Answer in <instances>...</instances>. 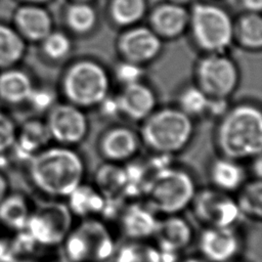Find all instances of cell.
<instances>
[{"mask_svg": "<svg viewBox=\"0 0 262 262\" xmlns=\"http://www.w3.org/2000/svg\"><path fill=\"white\" fill-rule=\"evenodd\" d=\"M195 236L193 226L181 213L160 216L151 241L162 252L181 255Z\"/></svg>", "mask_w": 262, "mask_h": 262, "instance_id": "obj_14", "label": "cell"}, {"mask_svg": "<svg viewBox=\"0 0 262 262\" xmlns=\"http://www.w3.org/2000/svg\"><path fill=\"white\" fill-rule=\"evenodd\" d=\"M116 78L124 86L140 82L143 76V70L140 64L125 60L117 64L115 70Z\"/></svg>", "mask_w": 262, "mask_h": 262, "instance_id": "obj_35", "label": "cell"}, {"mask_svg": "<svg viewBox=\"0 0 262 262\" xmlns=\"http://www.w3.org/2000/svg\"><path fill=\"white\" fill-rule=\"evenodd\" d=\"M238 227H202L194 241L199 256L208 262L237 259L244 248V235Z\"/></svg>", "mask_w": 262, "mask_h": 262, "instance_id": "obj_11", "label": "cell"}, {"mask_svg": "<svg viewBox=\"0 0 262 262\" xmlns=\"http://www.w3.org/2000/svg\"><path fill=\"white\" fill-rule=\"evenodd\" d=\"M227 106V98L210 97L206 114H210L214 117H223L225 113L228 111Z\"/></svg>", "mask_w": 262, "mask_h": 262, "instance_id": "obj_38", "label": "cell"}, {"mask_svg": "<svg viewBox=\"0 0 262 262\" xmlns=\"http://www.w3.org/2000/svg\"><path fill=\"white\" fill-rule=\"evenodd\" d=\"M17 135L14 121L0 110V157L10 152Z\"/></svg>", "mask_w": 262, "mask_h": 262, "instance_id": "obj_34", "label": "cell"}, {"mask_svg": "<svg viewBox=\"0 0 262 262\" xmlns=\"http://www.w3.org/2000/svg\"><path fill=\"white\" fill-rule=\"evenodd\" d=\"M12 27L26 42H41L52 31V19L41 5L23 3L12 13Z\"/></svg>", "mask_w": 262, "mask_h": 262, "instance_id": "obj_17", "label": "cell"}, {"mask_svg": "<svg viewBox=\"0 0 262 262\" xmlns=\"http://www.w3.org/2000/svg\"><path fill=\"white\" fill-rule=\"evenodd\" d=\"M170 3H173V4H177V5H184L186 4L187 2H189L190 0H168Z\"/></svg>", "mask_w": 262, "mask_h": 262, "instance_id": "obj_44", "label": "cell"}, {"mask_svg": "<svg viewBox=\"0 0 262 262\" xmlns=\"http://www.w3.org/2000/svg\"><path fill=\"white\" fill-rule=\"evenodd\" d=\"M27 44L16 30L0 21V71L16 64L25 57Z\"/></svg>", "mask_w": 262, "mask_h": 262, "instance_id": "obj_26", "label": "cell"}, {"mask_svg": "<svg viewBox=\"0 0 262 262\" xmlns=\"http://www.w3.org/2000/svg\"><path fill=\"white\" fill-rule=\"evenodd\" d=\"M249 178V171L243 162L225 157L219 156L211 162L208 168L210 186L233 195Z\"/></svg>", "mask_w": 262, "mask_h": 262, "instance_id": "obj_18", "label": "cell"}, {"mask_svg": "<svg viewBox=\"0 0 262 262\" xmlns=\"http://www.w3.org/2000/svg\"><path fill=\"white\" fill-rule=\"evenodd\" d=\"M119 49L126 60L141 64L158 56L162 49V41L152 29L138 27L121 36Z\"/></svg>", "mask_w": 262, "mask_h": 262, "instance_id": "obj_15", "label": "cell"}, {"mask_svg": "<svg viewBox=\"0 0 262 262\" xmlns=\"http://www.w3.org/2000/svg\"><path fill=\"white\" fill-rule=\"evenodd\" d=\"M199 87L209 97L227 98L238 83V70L225 53H208L196 67Z\"/></svg>", "mask_w": 262, "mask_h": 262, "instance_id": "obj_10", "label": "cell"}, {"mask_svg": "<svg viewBox=\"0 0 262 262\" xmlns=\"http://www.w3.org/2000/svg\"><path fill=\"white\" fill-rule=\"evenodd\" d=\"M26 175L32 188L46 200L64 201L86 179L84 158L64 145H47L26 163Z\"/></svg>", "mask_w": 262, "mask_h": 262, "instance_id": "obj_1", "label": "cell"}, {"mask_svg": "<svg viewBox=\"0 0 262 262\" xmlns=\"http://www.w3.org/2000/svg\"><path fill=\"white\" fill-rule=\"evenodd\" d=\"M64 16L68 27L79 34L91 31L96 24L95 10L88 3L82 1L68 6Z\"/></svg>", "mask_w": 262, "mask_h": 262, "instance_id": "obj_30", "label": "cell"}, {"mask_svg": "<svg viewBox=\"0 0 262 262\" xmlns=\"http://www.w3.org/2000/svg\"><path fill=\"white\" fill-rule=\"evenodd\" d=\"M189 210L202 227L236 226L243 219L234 195L212 186L199 188Z\"/></svg>", "mask_w": 262, "mask_h": 262, "instance_id": "obj_9", "label": "cell"}, {"mask_svg": "<svg viewBox=\"0 0 262 262\" xmlns=\"http://www.w3.org/2000/svg\"><path fill=\"white\" fill-rule=\"evenodd\" d=\"M98 105H100V112L105 117H115V116H117L118 114L121 113L118 96L112 97V96H108V94H107L98 103Z\"/></svg>", "mask_w": 262, "mask_h": 262, "instance_id": "obj_37", "label": "cell"}, {"mask_svg": "<svg viewBox=\"0 0 262 262\" xmlns=\"http://www.w3.org/2000/svg\"><path fill=\"white\" fill-rule=\"evenodd\" d=\"M40 43L43 54L51 60L64 58L72 48L70 38L64 33L53 30Z\"/></svg>", "mask_w": 262, "mask_h": 262, "instance_id": "obj_33", "label": "cell"}, {"mask_svg": "<svg viewBox=\"0 0 262 262\" xmlns=\"http://www.w3.org/2000/svg\"><path fill=\"white\" fill-rule=\"evenodd\" d=\"M230 262H248V261H245V260H242V259L237 258V259H235V260H233V261H230Z\"/></svg>", "mask_w": 262, "mask_h": 262, "instance_id": "obj_45", "label": "cell"}, {"mask_svg": "<svg viewBox=\"0 0 262 262\" xmlns=\"http://www.w3.org/2000/svg\"><path fill=\"white\" fill-rule=\"evenodd\" d=\"M118 99L121 113L134 121L145 120L154 113L157 102L154 91L141 82L124 86Z\"/></svg>", "mask_w": 262, "mask_h": 262, "instance_id": "obj_20", "label": "cell"}, {"mask_svg": "<svg viewBox=\"0 0 262 262\" xmlns=\"http://www.w3.org/2000/svg\"><path fill=\"white\" fill-rule=\"evenodd\" d=\"M21 1L23 3H30V4H39V5H42L43 3H46L50 0H19Z\"/></svg>", "mask_w": 262, "mask_h": 262, "instance_id": "obj_43", "label": "cell"}, {"mask_svg": "<svg viewBox=\"0 0 262 262\" xmlns=\"http://www.w3.org/2000/svg\"><path fill=\"white\" fill-rule=\"evenodd\" d=\"M110 80L105 70L92 60H80L66 73L62 89L70 103L76 106H92L108 94Z\"/></svg>", "mask_w": 262, "mask_h": 262, "instance_id": "obj_8", "label": "cell"}, {"mask_svg": "<svg viewBox=\"0 0 262 262\" xmlns=\"http://www.w3.org/2000/svg\"><path fill=\"white\" fill-rule=\"evenodd\" d=\"M159 217L144 200H132L125 203L116 221L125 239L151 241Z\"/></svg>", "mask_w": 262, "mask_h": 262, "instance_id": "obj_13", "label": "cell"}, {"mask_svg": "<svg viewBox=\"0 0 262 262\" xmlns=\"http://www.w3.org/2000/svg\"><path fill=\"white\" fill-rule=\"evenodd\" d=\"M51 140L46 123L39 120H29L17 128L16 140L10 152L25 164L39 150L48 145Z\"/></svg>", "mask_w": 262, "mask_h": 262, "instance_id": "obj_21", "label": "cell"}, {"mask_svg": "<svg viewBox=\"0 0 262 262\" xmlns=\"http://www.w3.org/2000/svg\"><path fill=\"white\" fill-rule=\"evenodd\" d=\"M117 246L111 227L99 217L75 222L61 244L67 262L111 261Z\"/></svg>", "mask_w": 262, "mask_h": 262, "instance_id": "obj_4", "label": "cell"}, {"mask_svg": "<svg viewBox=\"0 0 262 262\" xmlns=\"http://www.w3.org/2000/svg\"><path fill=\"white\" fill-rule=\"evenodd\" d=\"M113 262H162L159 249L152 241L125 239L117 246Z\"/></svg>", "mask_w": 262, "mask_h": 262, "instance_id": "obj_28", "label": "cell"}, {"mask_svg": "<svg viewBox=\"0 0 262 262\" xmlns=\"http://www.w3.org/2000/svg\"><path fill=\"white\" fill-rule=\"evenodd\" d=\"M243 5L249 12L260 13L262 9V0H243Z\"/></svg>", "mask_w": 262, "mask_h": 262, "instance_id": "obj_41", "label": "cell"}, {"mask_svg": "<svg viewBox=\"0 0 262 262\" xmlns=\"http://www.w3.org/2000/svg\"><path fill=\"white\" fill-rule=\"evenodd\" d=\"M105 262H113V261H112V260H111V261H105Z\"/></svg>", "mask_w": 262, "mask_h": 262, "instance_id": "obj_47", "label": "cell"}, {"mask_svg": "<svg viewBox=\"0 0 262 262\" xmlns=\"http://www.w3.org/2000/svg\"><path fill=\"white\" fill-rule=\"evenodd\" d=\"M139 147V137L127 127H115L106 131L98 146L104 162L120 165L133 161Z\"/></svg>", "mask_w": 262, "mask_h": 262, "instance_id": "obj_16", "label": "cell"}, {"mask_svg": "<svg viewBox=\"0 0 262 262\" xmlns=\"http://www.w3.org/2000/svg\"><path fill=\"white\" fill-rule=\"evenodd\" d=\"M233 36L239 44L248 49L256 50L262 46V18L259 13L248 12L234 27Z\"/></svg>", "mask_w": 262, "mask_h": 262, "instance_id": "obj_29", "label": "cell"}, {"mask_svg": "<svg viewBox=\"0 0 262 262\" xmlns=\"http://www.w3.org/2000/svg\"><path fill=\"white\" fill-rule=\"evenodd\" d=\"M209 98L199 86L187 87L179 96V110L190 118L205 115Z\"/></svg>", "mask_w": 262, "mask_h": 262, "instance_id": "obj_32", "label": "cell"}, {"mask_svg": "<svg viewBox=\"0 0 262 262\" xmlns=\"http://www.w3.org/2000/svg\"><path fill=\"white\" fill-rule=\"evenodd\" d=\"M75 224V217L62 200H47L35 206L24 232L35 246H61Z\"/></svg>", "mask_w": 262, "mask_h": 262, "instance_id": "obj_7", "label": "cell"}, {"mask_svg": "<svg viewBox=\"0 0 262 262\" xmlns=\"http://www.w3.org/2000/svg\"><path fill=\"white\" fill-rule=\"evenodd\" d=\"M35 205L20 191L10 190L0 202V226L13 233L26 229Z\"/></svg>", "mask_w": 262, "mask_h": 262, "instance_id": "obj_19", "label": "cell"}, {"mask_svg": "<svg viewBox=\"0 0 262 262\" xmlns=\"http://www.w3.org/2000/svg\"><path fill=\"white\" fill-rule=\"evenodd\" d=\"M10 191V184L6 174L0 169V202Z\"/></svg>", "mask_w": 262, "mask_h": 262, "instance_id": "obj_40", "label": "cell"}, {"mask_svg": "<svg viewBox=\"0 0 262 262\" xmlns=\"http://www.w3.org/2000/svg\"><path fill=\"white\" fill-rule=\"evenodd\" d=\"M261 170H262V166H261V155H260L252 159V165L250 168V172L252 176L250 178L261 179Z\"/></svg>", "mask_w": 262, "mask_h": 262, "instance_id": "obj_39", "label": "cell"}, {"mask_svg": "<svg viewBox=\"0 0 262 262\" xmlns=\"http://www.w3.org/2000/svg\"><path fill=\"white\" fill-rule=\"evenodd\" d=\"M0 230H1V226H0Z\"/></svg>", "mask_w": 262, "mask_h": 262, "instance_id": "obj_48", "label": "cell"}, {"mask_svg": "<svg viewBox=\"0 0 262 262\" xmlns=\"http://www.w3.org/2000/svg\"><path fill=\"white\" fill-rule=\"evenodd\" d=\"M64 202L75 219L100 218L105 206V196L93 183L84 181L69 194Z\"/></svg>", "mask_w": 262, "mask_h": 262, "instance_id": "obj_22", "label": "cell"}, {"mask_svg": "<svg viewBox=\"0 0 262 262\" xmlns=\"http://www.w3.org/2000/svg\"><path fill=\"white\" fill-rule=\"evenodd\" d=\"M199 188L198 179L191 171L168 164L151 175L143 196L159 216L181 214L189 209Z\"/></svg>", "mask_w": 262, "mask_h": 262, "instance_id": "obj_3", "label": "cell"}, {"mask_svg": "<svg viewBox=\"0 0 262 262\" xmlns=\"http://www.w3.org/2000/svg\"><path fill=\"white\" fill-rule=\"evenodd\" d=\"M45 122L50 138L56 144L74 147L81 143L88 132V122L85 115L72 103L53 105Z\"/></svg>", "mask_w": 262, "mask_h": 262, "instance_id": "obj_12", "label": "cell"}, {"mask_svg": "<svg viewBox=\"0 0 262 262\" xmlns=\"http://www.w3.org/2000/svg\"><path fill=\"white\" fill-rule=\"evenodd\" d=\"M92 183L105 198H124L127 186L125 166L104 162L96 169Z\"/></svg>", "mask_w": 262, "mask_h": 262, "instance_id": "obj_25", "label": "cell"}, {"mask_svg": "<svg viewBox=\"0 0 262 262\" xmlns=\"http://www.w3.org/2000/svg\"><path fill=\"white\" fill-rule=\"evenodd\" d=\"M30 75L16 67L0 71V101L10 105L27 103L34 89Z\"/></svg>", "mask_w": 262, "mask_h": 262, "instance_id": "obj_23", "label": "cell"}, {"mask_svg": "<svg viewBox=\"0 0 262 262\" xmlns=\"http://www.w3.org/2000/svg\"><path fill=\"white\" fill-rule=\"evenodd\" d=\"M28 103L38 112L49 111L54 105V94L49 89L34 87Z\"/></svg>", "mask_w": 262, "mask_h": 262, "instance_id": "obj_36", "label": "cell"}, {"mask_svg": "<svg viewBox=\"0 0 262 262\" xmlns=\"http://www.w3.org/2000/svg\"><path fill=\"white\" fill-rule=\"evenodd\" d=\"M242 215L250 221L259 222L262 217V183L261 179L249 178L234 194Z\"/></svg>", "mask_w": 262, "mask_h": 262, "instance_id": "obj_27", "label": "cell"}, {"mask_svg": "<svg viewBox=\"0 0 262 262\" xmlns=\"http://www.w3.org/2000/svg\"><path fill=\"white\" fill-rule=\"evenodd\" d=\"M140 135L141 141L154 155L173 157L190 143L193 123L179 108H164L145 119Z\"/></svg>", "mask_w": 262, "mask_h": 262, "instance_id": "obj_5", "label": "cell"}, {"mask_svg": "<svg viewBox=\"0 0 262 262\" xmlns=\"http://www.w3.org/2000/svg\"><path fill=\"white\" fill-rule=\"evenodd\" d=\"M178 262H208L205 259H203L201 256H187V257H181Z\"/></svg>", "mask_w": 262, "mask_h": 262, "instance_id": "obj_42", "label": "cell"}, {"mask_svg": "<svg viewBox=\"0 0 262 262\" xmlns=\"http://www.w3.org/2000/svg\"><path fill=\"white\" fill-rule=\"evenodd\" d=\"M77 1H82V2H87V1H89V0H77Z\"/></svg>", "mask_w": 262, "mask_h": 262, "instance_id": "obj_46", "label": "cell"}, {"mask_svg": "<svg viewBox=\"0 0 262 262\" xmlns=\"http://www.w3.org/2000/svg\"><path fill=\"white\" fill-rule=\"evenodd\" d=\"M191 34L195 43L208 53H223L232 43L234 26L228 13L210 3H199L189 13Z\"/></svg>", "mask_w": 262, "mask_h": 262, "instance_id": "obj_6", "label": "cell"}, {"mask_svg": "<svg viewBox=\"0 0 262 262\" xmlns=\"http://www.w3.org/2000/svg\"><path fill=\"white\" fill-rule=\"evenodd\" d=\"M150 24L160 37L174 38L188 27L189 13L184 6L168 2L159 5L151 12Z\"/></svg>", "mask_w": 262, "mask_h": 262, "instance_id": "obj_24", "label": "cell"}, {"mask_svg": "<svg viewBox=\"0 0 262 262\" xmlns=\"http://www.w3.org/2000/svg\"><path fill=\"white\" fill-rule=\"evenodd\" d=\"M216 146L221 157L244 162L261 155L262 116L249 103L227 111L216 131Z\"/></svg>", "mask_w": 262, "mask_h": 262, "instance_id": "obj_2", "label": "cell"}, {"mask_svg": "<svg viewBox=\"0 0 262 262\" xmlns=\"http://www.w3.org/2000/svg\"><path fill=\"white\" fill-rule=\"evenodd\" d=\"M111 15L120 26H131L142 18L145 13V0H113Z\"/></svg>", "mask_w": 262, "mask_h": 262, "instance_id": "obj_31", "label": "cell"}]
</instances>
